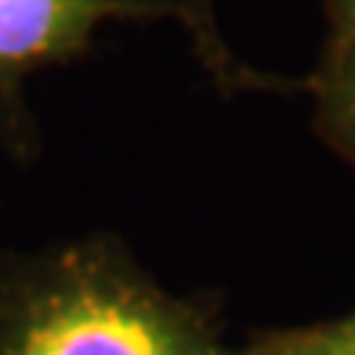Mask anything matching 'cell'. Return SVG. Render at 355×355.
Here are the masks:
<instances>
[{
    "instance_id": "5b68a950",
    "label": "cell",
    "mask_w": 355,
    "mask_h": 355,
    "mask_svg": "<svg viewBox=\"0 0 355 355\" xmlns=\"http://www.w3.org/2000/svg\"><path fill=\"white\" fill-rule=\"evenodd\" d=\"M329 17L336 26V37L355 30V0H329Z\"/></svg>"
},
{
    "instance_id": "3957f363",
    "label": "cell",
    "mask_w": 355,
    "mask_h": 355,
    "mask_svg": "<svg viewBox=\"0 0 355 355\" xmlns=\"http://www.w3.org/2000/svg\"><path fill=\"white\" fill-rule=\"evenodd\" d=\"M319 96L332 139L355 158V30L332 40L329 63L319 79Z\"/></svg>"
},
{
    "instance_id": "6da1fadb",
    "label": "cell",
    "mask_w": 355,
    "mask_h": 355,
    "mask_svg": "<svg viewBox=\"0 0 355 355\" xmlns=\"http://www.w3.org/2000/svg\"><path fill=\"white\" fill-rule=\"evenodd\" d=\"M0 355H230L115 237L0 260Z\"/></svg>"
},
{
    "instance_id": "277c9868",
    "label": "cell",
    "mask_w": 355,
    "mask_h": 355,
    "mask_svg": "<svg viewBox=\"0 0 355 355\" xmlns=\"http://www.w3.org/2000/svg\"><path fill=\"white\" fill-rule=\"evenodd\" d=\"M243 355H355V332L349 326L339 329H306L270 336Z\"/></svg>"
},
{
    "instance_id": "8992f818",
    "label": "cell",
    "mask_w": 355,
    "mask_h": 355,
    "mask_svg": "<svg viewBox=\"0 0 355 355\" xmlns=\"http://www.w3.org/2000/svg\"><path fill=\"white\" fill-rule=\"evenodd\" d=\"M345 326H349V329H352V332H355V319H352V322H345Z\"/></svg>"
},
{
    "instance_id": "7a4b0ae2",
    "label": "cell",
    "mask_w": 355,
    "mask_h": 355,
    "mask_svg": "<svg viewBox=\"0 0 355 355\" xmlns=\"http://www.w3.org/2000/svg\"><path fill=\"white\" fill-rule=\"evenodd\" d=\"M184 17L175 0H0V96L17 99L26 76L69 63L109 20Z\"/></svg>"
}]
</instances>
